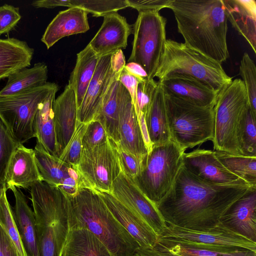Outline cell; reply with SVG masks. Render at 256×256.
<instances>
[{
    "instance_id": "cell-1",
    "label": "cell",
    "mask_w": 256,
    "mask_h": 256,
    "mask_svg": "<svg viewBox=\"0 0 256 256\" xmlns=\"http://www.w3.org/2000/svg\"><path fill=\"white\" fill-rule=\"evenodd\" d=\"M250 188L211 183L196 176L182 164L169 191L156 206L166 224L206 228L219 223Z\"/></svg>"
},
{
    "instance_id": "cell-2",
    "label": "cell",
    "mask_w": 256,
    "mask_h": 256,
    "mask_svg": "<svg viewBox=\"0 0 256 256\" xmlns=\"http://www.w3.org/2000/svg\"><path fill=\"white\" fill-rule=\"evenodd\" d=\"M170 9L184 44L222 64L229 58L223 0H172Z\"/></svg>"
},
{
    "instance_id": "cell-3",
    "label": "cell",
    "mask_w": 256,
    "mask_h": 256,
    "mask_svg": "<svg viewBox=\"0 0 256 256\" xmlns=\"http://www.w3.org/2000/svg\"><path fill=\"white\" fill-rule=\"evenodd\" d=\"M68 198L70 228L88 230L113 256H134L140 248L138 243L115 218L96 190L83 188Z\"/></svg>"
},
{
    "instance_id": "cell-4",
    "label": "cell",
    "mask_w": 256,
    "mask_h": 256,
    "mask_svg": "<svg viewBox=\"0 0 256 256\" xmlns=\"http://www.w3.org/2000/svg\"><path fill=\"white\" fill-rule=\"evenodd\" d=\"M40 256H60L70 229L68 198L44 182L30 188Z\"/></svg>"
},
{
    "instance_id": "cell-5",
    "label": "cell",
    "mask_w": 256,
    "mask_h": 256,
    "mask_svg": "<svg viewBox=\"0 0 256 256\" xmlns=\"http://www.w3.org/2000/svg\"><path fill=\"white\" fill-rule=\"evenodd\" d=\"M174 74L190 76L218 92L230 83L222 64L184 43L166 40L154 78L160 82Z\"/></svg>"
},
{
    "instance_id": "cell-6",
    "label": "cell",
    "mask_w": 256,
    "mask_h": 256,
    "mask_svg": "<svg viewBox=\"0 0 256 256\" xmlns=\"http://www.w3.org/2000/svg\"><path fill=\"white\" fill-rule=\"evenodd\" d=\"M164 102L171 140L182 150L212 140L214 108L198 106L165 94Z\"/></svg>"
},
{
    "instance_id": "cell-7",
    "label": "cell",
    "mask_w": 256,
    "mask_h": 256,
    "mask_svg": "<svg viewBox=\"0 0 256 256\" xmlns=\"http://www.w3.org/2000/svg\"><path fill=\"white\" fill-rule=\"evenodd\" d=\"M185 151L170 140L154 146L141 162L132 180L140 190L155 204L166 194L182 164Z\"/></svg>"
},
{
    "instance_id": "cell-8",
    "label": "cell",
    "mask_w": 256,
    "mask_h": 256,
    "mask_svg": "<svg viewBox=\"0 0 256 256\" xmlns=\"http://www.w3.org/2000/svg\"><path fill=\"white\" fill-rule=\"evenodd\" d=\"M248 106L246 91L242 79L232 80L218 92L214 107V128L212 141L214 151L242 155L238 132Z\"/></svg>"
},
{
    "instance_id": "cell-9",
    "label": "cell",
    "mask_w": 256,
    "mask_h": 256,
    "mask_svg": "<svg viewBox=\"0 0 256 256\" xmlns=\"http://www.w3.org/2000/svg\"><path fill=\"white\" fill-rule=\"evenodd\" d=\"M58 90L56 83L46 82L12 96L0 97V120L18 142L24 144L36 138L34 121L39 106Z\"/></svg>"
},
{
    "instance_id": "cell-10",
    "label": "cell",
    "mask_w": 256,
    "mask_h": 256,
    "mask_svg": "<svg viewBox=\"0 0 256 256\" xmlns=\"http://www.w3.org/2000/svg\"><path fill=\"white\" fill-rule=\"evenodd\" d=\"M166 19L157 11L138 12L133 25L134 40L128 62L140 64L148 80L154 79L166 39Z\"/></svg>"
},
{
    "instance_id": "cell-11",
    "label": "cell",
    "mask_w": 256,
    "mask_h": 256,
    "mask_svg": "<svg viewBox=\"0 0 256 256\" xmlns=\"http://www.w3.org/2000/svg\"><path fill=\"white\" fill-rule=\"evenodd\" d=\"M76 167L87 188L111 193L113 182L122 170L114 142L108 138L101 144L82 148Z\"/></svg>"
},
{
    "instance_id": "cell-12",
    "label": "cell",
    "mask_w": 256,
    "mask_h": 256,
    "mask_svg": "<svg viewBox=\"0 0 256 256\" xmlns=\"http://www.w3.org/2000/svg\"><path fill=\"white\" fill-rule=\"evenodd\" d=\"M157 241L242 248L256 252V242L238 234L222 222L202 229H190L167 224Z\"/></svg>"
},
{
    "instance_id": "cell-13",
    "label": "cell",
    "mask_w": 256,
    "mask_h": 256,
    "mask_svg": "<svg viewBox=\"0 0 256 256\" xmlns=\"http://www.w3.org/2000/svg\"><path fill=\"white\" fill-rule=\"evenodd\" d=\"M110 194L144 221L157 238L166 228L167 224L156 204L140 190L122 169L113 182Z\"/></svg>"
},
{
    "instance_id": "cell-14",
    "label": "cell",
    "mask_w": 256,
    "mask_h": 256,
    "mask_svg": "<svg viewBox=\"0 0 256 256\" xmlns=\"http://www.w3.org/2000/svg\"><path fill=\"white\" fill-rule=\"evenodd\" d=\"M182 164L196 176L211 183L250 186L245 180L227 170L212 150L198 148L184 152Z\"/></svg>"
},
{
    "instance_id": "cell-15",
    "label": "cell",
    "mask_w": 256,
    "mask_h": 256,
    "mask_svg": "<svg viewBox=\"0 0 256 256\" xmlns=\"http://www.w3.org/2000/svg\"><path fill=\"white\" fill-rule=\"evenodd\" d=\"M112 54L99 57L93 77L78 109L77 120L80 122L88 124L94 120L113 80L115 74L110 66Z\"/></svg>"
},
{
    "instance_id": "cell-16",
    "label": "cell",
    "mask_w": 256,
    "mask_h": 256,
    "mask_svg": "<svg viewBox=\"0 0 256 256\" xmlns=\"http://www.w3.org/2000/svg\"><path fill=\"white\" fill-rule=\"evenodd\" d=\"M103 17L100 28L88 44L98 57L126 48L128 37L132 32L126 18L117 12Z\"/></svg>"
},
{
    "instance_id": "cell-17",
    "label": "cell",
    "mask_w": 256,
    "mask_h": 256,
    "mask_svg": "<svg viewBox=\"0 0 256 256\" xmlns=\"http://www.w3.org/2000/svg\"><path fill=\"white\" fill-rule=\"evenodd\" d=\"M118 132L120 142L117 144L142 162L148 150L130 96L125 88L120 108Z\"/></svg>"
},
{
    "instance_id": "cell-18",
    "label": "cell",
    "mask_w": 256,
    "mask_h": 256,
    "mask_svg": "<svg viewBox=\"0 0 256 256\" xmlns=\"http://www.w3.org/2000/svg\"><path fill=\"white\" fill-rule=\"evenodd\" d=\"M158 82L167 95L198 106L214 107L218 92L193 78L174 74Z\"/></svg>"
},
{
    "instance_id": "cell-19",
    "label": "cell",
    "mask_w": 256,
    "mask_h": 256,
    "mask_svg": "<svg viewBox=\"0 0 256 256\" xmlns=\"http://www.w3.org/2000/svg\"><path fill=\"white\" fill-rule=\"evenodd\" d=\"M232 231L256 242V187H251L237 200L222 218Z\"/></svg>"
},
{
    "instance_id": "cell-20",
    "label": "cell",
    "mask_w": 256,
    "mask_h": 256,
    "mask_svg": "<svg viewBox=\"0 0 256 256\" xmlns=\"http://www.w3.org/2000/svg\"><path fill=\"white\" fill-rule=\"evenodd\" d=\"M96 191L113 216L137 241L140 248L154 247L156 245L157 236L144 221L119 202L112 194Z\"/></svg>"
},
{
    "instance_id": "cell-21",
    "label": "cell",
    "mask_w": 256,
    "mask_h": 256,
    "mask_svg": "<svg viewBox=\"0 0 256 256\" xmlns=\"http://www.w3.org/2000/svg\"><path fill=\"white\" fill-rule=\"evenodd\" d=\"M54 130L58 156L70 140L76 128L78 107L74 90L69 84L53 104Z\"/></svg>"
},
{
    "instance_id": "cell-22",
    "label": "cell",
    "mask_w": 256,
    "mask_h": 256,
    "mask_svg": "<svg viewBox=\"0 0 256 256\" xmlns=\"http://www.w3.org/2000/svg\"><path fill=\"white\" fill-rule=\"evenodd\" d=\"M6 188H28L42 182L34 156V150L20 144L13 153L5 176Z\"/></svg>"
},
{
    "instance_id": "cell-23",
    "label": "cell",
    "mask_w": 256,
    "mask_h": 256,
    "mask_svg": "<svg viewBox=\"0 0 256 256\" xmlns=\"http://www.w3.org/2000/svg\"><path fill=\"white\" fill-rule=\"evenodd\" d=\"M88 13L76 7L60 11L47 26L41 38L49 49L61 38L84 33L90 29Z\"/></svg>"
},
{
    "instance_id": "cell-24",
    "label": "cell",
    "mask_w": 256,
    "mask_h": 256,
    "mask_svg": "<svg viewBox=\"0 0 256 256\" xmlns=\"http://www.w3.org/2000/svg\"><path fill=\"white\" fill-rule=\"evenodd\" d=\"M226 16L232 27L256 53V2L223 0Z\"/></svg>"
},
{
    "instance_id": "cell-25",
    "label": "cell",
    "mask_w": 256,
    "mask_h": 256,
    "mask_svg": "<svg viewBox=\"0 0 256 256\" xmlns=\"http://www.w3.org/2000/svg\"><path fill=\"white\" fill-rule=\"evenodd\" d=\"M120 74H115L93 120L100 122L106 132L108 138L113 140L116 144H118L120 142L119 112L124 89V87L118 80Z\"/></svg>"
},
{
    "instance_id": "cell-26",
    "label": "cell",
    "mask_w": 256,
    "mask_h": 256,
    "mask_svg": "<svg viewBox=\"0 0 256 256\" xmlns=\"http://www.w3.org/2000/svg\"><path fill=\"white\" fill-rule=\"evenodd\" d=\"M15 199L14 218L28 256H40L36 220L23 192L16 187L10 188Z\"/></svg>"
},
{
    "instance_id": "cell-27",
    "label": "cell",
    "mask_w": 256,
    "mask_h": 256,
    "mask_svg": "<svg viewBox=\"0 0 256 256\" xmlns=\"http://www.w3.org/2000/svg\"><path fill=\"white\" fill-rule=\"evenodd\" d=\"M34 50L26 42L0 38V80L30 66Z\"/></svg>"
},
{
    "instance_id": "cell-28",
    "label": "cell",
    "mask_w": 256,
    "mask_h": 256,
    "mask_svg": "<svg viewBox=\"0 0 256 256\" xmlns=\"http://www.w3.org/2000/svg\"><path fill=\"white\" fill-rule=\"evenodd\" d=\"M144 116L152 146L171 140L165 106L164 92L158 82Z\"/></svg>"
},
{
    "instance_id": "cell-29",
    "label": "cell",
    "mask_w": 256,
    "mask_h": 256,
    "mask_svg": "<svg viewBox=\"0 0 256 256\" xmlns=\"http://www.w3.org/2000/svg\"><path fill=\"white\" fill-rule=\"evenodd\" d=\"M60 256H113L108 248L88 230L70 228Z\"/></svg>"
},
{
    "instance_id": "cell-30",
    "label": "cell",
    "mask_w": 256,
    "mask_h": 256,
    "mask_svg": "<svg viewBox=\"0 0 256 256\" xmlns=\"http://www.w3.org/2000/svg\"><path fill=\"white\" fill-rule=\"evenodd\" d=\"M99 57L88 44L77 54L68 84L74 90L78 109L80 107L95 72Z\"/></svg>"
},
{
    "instance_id": "cell-31",
    "label": "cell",
    "mask_w": 256,
    "mask_h": 256,
    "mask_svg": "<svg viewBox=\"0 0 256 256\" xmlns=\"http://www.w3.org/2000/svg\"><path fill=\"white\" fill-rule=\"evenodd\" d=\"M57 92L50 94L42 102L36 113L34 126L36 142L50 154L58 157L54 130L53 104Z\"/></svg>"
},
{
    "instance_id": "cell-32",
    "label": "cell",
    "mask_w": 256,
    "mask_h": 256,
    "mask_svg": "<svg viewBox=\"0 0 256 256\" xmlns=\"http://www.w3.org/2000/svg\"><path fill=\"white\" fill-rule=\"evenodd\" d=\"M156 246L178 256H256L249 250L157 241Z\"/></svg>"
},
{
    "instance_id": "cell-33",
    "label": "cell",
    "mask_w": 256,
    "mask_h": 256,
    "mask_svg": "<svg viewBox=\"0 0 256 256\" xmlns=\"http://www.w3.org/2000/svg\"><path fill=\"white\" fill-rule=\"evenodd\" d=\"M48 74V66L44 62L35 64L31 68L20 70L8 78L6 86L0 90V97L12 96L42 85L47 82Z\"/></svg>"
},
{
    "instance_id": "cell-34",
    "label": "cell",
    "mask_w": 256,
    "mask_h": 256,
    "mask_svg": "<svg viewBox=\"0 0 256 256\" xmlns=\"http://www.w3.org/2000/svg\"><path fill=\"white\" fill-rule=\"evenodd\" d=\"M34 152L42 182L58 187L68 176L71 165L48 154L38 142H36Z\"/></svg>"
},
{
    "instance_id": "cell-35",
    "label": "cell",
    "mask_w": 256,
    "mask_h": 256,
    "mask_svg": "<svg viewBox=\"0 0 256 256\" xmlns=\"http://www.w3.org/2000/svg\"><path fill=\"white\" fill-rule=\"evenodd\" d=\"M216 156L230 172L256 187V157L214 151Z\"/></svg>"
},
{
    "instance_id": "cell-36",
    "label": "cell",
    "mask_w": 256,
    "mask_h": 256,
    "mask_svg": "<svg viewBox=\"0 0 256 256\" xmlns=\"http://www.w3.org/2000/svg\"><path fill=\"white\" fill-rule=\"evenodd\" d=\"M256 116L252 114L250 106L240 124L238 142L242 155L256 157Z\"/></svg>"
},
{
    "instance_id": "cell-37",
    "label": "cell",
    "mask_w": 256,
    "mask_h": 256,
    "mask_svg": "<svg viewBox=\"0 0 256 256\" xmlns=\"http://www.w3.org/2000/svg\"><path fill=\"white\" fill-rule=\"evenodd\" d=\"M6 192V190L4 191L0 200V224L15 246L19 256H28L16 226L14 212L8 201Z\"/></svg>"
},
{
    "instance_id": "cell-38",
    "label": "cell",
    "mask_w": 256,
    "mask_h": 256,
    "mask_svg": "<svg viewBox=\"0 0 256 256\" xmlns=\"http://www.w3.org/2000/svg\"><path fill=\"white\" fill-rule=\"evenodd\" d=\"M70 8L76 7L94 16H104L129 7L126 0H70Z\"/></svg>"
},
{
    "instance_id": "cell-39",
    "label": "cell",
    "mask_w": 256,
    "mask_h": 256,
    "mask_svg": "<svg viewBox=\"0 0 256 256\" xmlns=\"http://www.w3.org/2000/svg\"><path fill=\"white\" fill-rule=\"evenodd\" d=\"M240 74L246 88L250 108L256 116V66L246 52L244 54L240 61Z\"/></svg>"
},
{
    "instance_id": "cell-40",
    "label": "cell",
    "mask_w": 256,
    "mask_h": 256,
    "mask_svg": "<svg viewBox=\"0 0 256 256\" xmlns=\"http://www.w3.org/2000/svg\"><path fill=\"white\" fill-rule=\"evenodd\" d=\"M88 124L76 120L74 132L58 158L61 160L74 166H78L82 149V138Z\"/></svg>"
},
{
    "instance_id": "cell-41",
    "label": "cell",
    "mask_w": 256,
    "mask_h": 256,
    "mask_svg": "<svg viewBox=\"0 0 256 256\" xmlns=\"http://www.w3.org/2000/svg\"><path fill=\"white\" fill-rule=\"evenodd\" d=\"M20 144L0 120V180H4L12 155Z\"/></svg>"
},
{
    "instance_id": "cell-42",
    "label": "cell",
    "mask_w": 256,
    "mask_h": 256,
    "mask_svg": "<svg viewBox=\"0 0 256 256\" xmlns=\"http://www.w3.org/2000/svg\"><path fill=\"white\" fill-rule=\"evenodd\" d=\"M158 82L154 79L138 80L136 90V103L135 110L138 116L146 112L152 100Z\"/></svg>"
},
{
    "instance_id": "cell-43",
    "label": "cell",
    "mask_w": 256,
    "mask_h": 256,
    "mask_svg": "<svg viewBox=\"0 0 256 256\" xmlns=\"http://www.w3.org/2000/svg\"><path fill=\"white\" fill-rule=\"evenodd\" d=\"M57 188L68 198H72L82 188H87V186L76 167L71 165L68 176L64 178Z\"/></svg>"
},
{
    "instance_id": "cell-44",
    "label": "cell",
    "mask_w": 256,
    "mask_h": 256,
    "mask_svg": "<svg viewBox=\"0 0 256 256\" xmlns=\"http://www.w3.org/2000/svg\"><path fill=\"white\" fill-rule=\"evenodd\" d=\"M108 135L102 124L93 120L88 125L82 140V148H89L108 141Z\"/></svg>"
},
{
    "instance_id": "cell-45",
    "label": "cell",
    "mask_w": 256,
    "mask_h": 256,
    "mask_svg": "<svg viewBox=\"0 0 256 256\" xmlns=\"http://www.w3.org/2000/svg\"><path fill=\"white\" fill-rule=\"evenodd\" d=\"M20 19L18 8L8 4L0 6V35L10 32Z\"/></svg>"
},
{
    "instance_id": "cell-46",
    "label": "cell",
    "mask_w": 256,
    "mask_h": 256,
    "mask_svg": "<svg viewBox=\"0 0 256 256\" xmlns=\"http://www.w3.org/2000/svg\"><path fill=\"white\" fill-rule=\"evenodd\" d=\"M115 145L122 171L133 180L140 171L141 162L132 154L123 150L116 143Z\"/></svg>"
},
{
    "instance_id": "cell-47",
    "label": "cell",
    "mask_w": 256,
    "mask_h": 256,
    "mask_svg": "<svg viewBox=\"0 0 256 256\" xmlns=\"http://www.w3.org/2000/svg\"><path fill=\"white\" fill-rule=\"evenodd\" d=\"M129 7L142 11H157L168 8L172 0H126Z\"/></svg>"
},
{
    "instance_id": "cell-48",
    "label": "cell",
    "mask_w": 256,
    "mask_h": 256,
    "mask_svg": "<svg viewBox=\"0 0 256 256\" xmlns=\"http://www.w3.org/2000/svg\"><path fill=\"white\" fill-rule=\"evenodd\" d=\"M118 80L128 92L135 108L136 103V90L138 82V80L134 76L128 73L124 68L120 74Z\"/></svg>"
},
{
    "instance_id": "cell-49",
    "label": "cell",
    "mask_w": 256,
    "mask_h": 256,
    "mask_svg": "<svg viewBox=\"0 0 256 256\" xmlns=\"http://www.w3.org/2000/svg\"><path fill=\"white\" fill-rule=\"evenodd\" d=\"M0 256H19L15 246L0 224Z\"/></svg>"
},
{
    "instance_id": "cell-50",
    "label": "cell",
    "mask_w": 256,
    "mask_h": 256,
    "mask_svg": "<svg viewBox=\"0 0 256 256\" xmlns=\"http://www.w3.org/2000/svg\"><path fill=\"white\" fill-rule=\"evenodd\" d=\"M134 256H178L156 246L154 247L140 248Z\"/></svg>"
},
{
    "instance_id": "cell-51",
    "label": "cell",
    "mask_w": 256,
    "mask_h": 256,
    "mask_svg": "<svg viewBox=\"0 0 256 256\" xmlns=\"http://www.w3.org/2000/svg\"><path fill=\"white\" fill-rule=\"evenodd\" d=\"M126 64L125 58L122 50H118L112 54L110 66L114 74H120Z\"/></svg>"
},
{
    "instance_id": "cell-52",
    "label": "cell",
    "mask_w": 256,
    "mask_h": 256,
    "mask_svg": "<svg viewBox=\"0 0 256 256\" xmlns=\"http://www.w3.org/2000/svg\"><path fill=\"white\" fill-rule=\"evenodd\" d=\"M124 69L128 73L136 78L138 80H148L146 72L140 64L137 63L128 62L126 64Z\"/></svg>"
},
{
    "instance_id": "cell-53",
    "label": "cell",
    "mask_w": 256,
    "mask_h": 256,
    "mask_svg": "<svg viewBox=\"0 0 256 256\" xmlns=\"http://www.w3.org/2000/svg\"><path fill=\"white\" fill-rule=\"evenodd\" d=\"M32 5L36 8H52L58 6L70 8V0H39L34 1Z\"/></svg>"
},
{
    "instance_id": "cell-54",
    "label": "cell",
    "mask_w": 256,
    "mask_h": 256,
    "mask_svg": "<svg viewBox=\"0 0 256 256\" xmlns=\"http://www.w3.org/2000/svg\"><path fill=\"white\" fill-rule=\"evenodd\" d=\"M138 118L143 136L144 140L148 152L152 148V144L148 136L144 115L143 114H140L138 116Z\"/></svg>"
},
{
    "instance_id": "cell-55",
    "label": "cell",
    "mask_w": 256,
    "mask_h": 256,
    "mask_svg": "<svg viewBox=\"0 0 256 256\" xmlns=\"http://www.w3.org/2000/svg\"><path fill=\"white\" fill-rule=\"evenodd\" d=\"M7 190L6 188L5 180H0V200L4 190Z\"/></svg>"
}]
</instances>
